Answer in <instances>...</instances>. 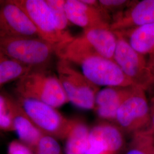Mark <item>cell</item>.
Here are the masks:
<instances>
[{
    "label": "cell",
    "instance_id": "1",
    "mask_svg": "<svg viewBox=\"0 0 154 154\" xmlns=\"http://www.w3.org/2000/svg\"><path fill=\"white\" fill-rule=\"evenodd\" d=\"M55 55L59 59L79 66L85 77L97 86L133 85L114 60L79 49L70 44L68 41L55 47Z\"/></svg>",
    "mask_w": 154,
    "mask_h": 154
},
{
    "label": "cell",
    "instance_id": "2",
    "mask_svg": "<svg viewBox=\"0 0 154 154\" xmlns=\"http://www.w3.org/2000/svg\"><path fill=\"white\" fill-rule=\"evenodd\" d=\"M16 91L18 97L38 100L55 109L69 102L58 76L45 69L29 71L18 79Z\"/></svg>",
    "mask_w": 154,
    "mask_h": 154
},
{
    "label": "cell",
    "instance_id": "3",
    "mask_svg": "<svg viewBox=\"0 0 154 154\" xmlns=\"http://www.w3.org/2000/svg\"><path fill=\"white\" fill-rule=\"evenodd\" d=\"M0 53L32 69H45L55 47L37 37H0Z\"/></svg>",
    "mask_w": 154,
    "mask_h": 154
},
{
    "label": "cell",
    "instance_id": "4",
    "mask_svg": "<svg viewBox=\"0 0 154 154\" xmlns=\"http://www.w3.org/2000/svg\"><path fill=\"white\" fill-rule=\"evenodd\" d=\"M57 71L69 102L79 109H94L99 86L91 82L74 65L65 60H58Z\"/></svg>",
    "mask_w": 154,
    "mask_h": 154
},
{
    "label": "cell",
    "instance_id": "5",
    "mask_svg": "<svg viewBox=\"0 0 154 154\" xmlns=\"http://www.w3.org/2000/svg\"><path fill=\"white\" fill-rule=\"evenodd\" d=\"M16 100L33 124L44 135L57 139H66L72 119H67L55 108L38 100L20 97Z\"/></svg>",
    "mask_w": 154,
    "mask_h": 154
},
{
    "label": "cell",
    "instance_id": "6",
    "mask_svg": "<svg viewBox=\"0 0 154 154\" xmlns=\"http://www.w3.org/2000/svg\"><path fill=\"white\" fill-rule=\"evenodd\" d=\"M114 32V31H113ZM114 61L132 82L133 86L144 90L154 85V80L149 70L144 55L138 53L118 32Z\"/></svg>",
    "mask_w": 154,
    "mask_h": 154
},
{
    "label": "cell",
    "instance_id": "7",
    "mask_svg": "<svg viewBox=\"0 0 154 154\" xmlns=\"http://www.w3.org/2000/svg\"><path fill=\"white\" fill-rule=\"evenodd\" d=\"M144 91L135 86L118 110L115 121L125 132L134 134L149 125L150 110Z\"/></svg>",
    "mask_w": 154,
    "mask_h": 154
},
{
    "label": "cell",
    "instance_id": "8",
    "mask_svg": "<svg viewBox=\"0 0 154 154\" xmlns=\"http://www.w3.org/2000/svg\"><path fill=\"white\" fill-rule=\"evenodd\" d=\"M19 6L37 29L40 38L54 47L72 38H67L58 30L46 0H12Z\"/></svg>",
    "mask_w": 154,
    "mask_h": 154
},
{
    "label": "cell",
    "instance_id": "9",
    "mask_svg": "<svg viewBox=\"0 0 154 154\" xmlns=\"http://www.w3.org/2000/svg\"><path fill=\"white\" fill-rule=\"evenodd\" d=\"M0 37L39 38L33 22L12 0L0 4Z\"/></svg>",
    "mask_w": 154,
    "mask_h": 154
},
{
    "label": "cell",
    "instance_id": "10",
    "mask_svg": "<svg viewBox=\"0 0 154 154\" xmlns=\"http://www.w3.org/2000/svg\"><path fill=\"white\" fill-rule=\"evenodd\" d=\"M65 9L69 22L84 30L110 29L112 17L101 9L99 3L90 6L82 0H66Z\"/></svg>",
    "mask_w": 154,
    "mask_h": 154
},
{
    "label": "cell",
    "instance_id": "11",
    "mask_svg": "<svg viewBox=\"0 0 154 154\" xmlns=\"http://www.w3.org/2000/svg\"><path fill=\"white\" fill-rule=\"evenodd\" d=\"M70 44L81 49L94 52L114 60L117 37L110 29H90L69 41Z\"/></svg>",
    "mask_w": 154,
    "mask_h": 154
},
{
    "label": "cell",
    "instance_id": "12",
    "mask_svg": "<svg viewBox=\"0 0 154 154\" xmlns=\"http://www.w3.org/2000/svg\"><path fill=\"white\" fill-rule=\"evenodd\" d=\"M154 23V0L134 1L125 11L112 17L110 29L124 32Z\"/></svg>",
    "mask_w": 154,
    "mask_h": 154
},
{
    "label": "cell",
    "instance_id": "13",
    "mask_svg": "<svg viewBox=\"0 0 154 154\" xmlns=\"http://www.w3.org/2000/svg\"><path fill=\"white\" fill-rule=\"evenodd\" d=\"M6 100L14 131L16 132L20 140L34 152L39 141L44 134L33 124L16 99L6 97Z\"/></svg>",
    "mask_w": 154,
    "mask_h": 154
},
{
    "label": "cell",
    "instance_id": "14",
    "mask_svg": "<svg viewBox=\"0 0 154 154\" xmlns=\"http://www.w3.org/2000/svg\"><path fill=\"white\" fill-rule=\"evenodd\" d=\"M135 86L106 87L99 90L95 100V108L100 118L115 121L118 110L123 101L132 93Z\"/></svg>",
    "mask_w": 154,
    "mask_h": 154
},
{
    "label": "cell",
    "instance_id": "15",
    "mask_svg": "<svg viewBox=\"0 0 154 154\" xmlns=\"http://www.w3.org/2000/svg\"><path fill=\"white\" fill-rule=\"evenodd\" d=\"M118 32L138 53L144 55L154 54V23Z\"/></svg>",
    "mask_w": 154,
    "mask_h": 154
},
{
    "label": "cell",
    "instance_id": "16",
    "mask_svg": "<svg viewBox=\"0 0 154 154\" xmlns=\"http://www.w3.org/2000/svg\"><path fill=\"white\" fill-rule=\"evenodd\" d=\"M90 130L83 122L72 119L67 135L65 154H85L88 142Z\"/></svg>",
    "mask_w": 154,
    "mask_h": 154
},
{
    "label": "cell",
    "instance_id": "17",
    "mask_svg": "<svg viewBox=\"0 0 154 154\" xmlns=\"http://www.w3.org/2000/svg\"><path fill=\"white\" fill-rule=\"evenodd\" d=\"M32 68L22 65L0 53V85L20 79Z\"/></svg>",
    "mask_w": 154,
    "mask_h": 154
},
{
    "label": "cell",
    "instance_id": "18",
    "mask_svg": "<svg viewBox=\"0 0 154 154\" xmlns=\"http://www.w3.org/2000/svg\"><path fill=\"white\" fill-rule=\"evenodd\" d=\"M126 154H154L152 134L142 130L133 134V137Z\"/></svg>",
    "mask_w": 154,
    "mask_h": 154
},
{
    "label": "cell",
    "instance_id": "19",
    "mask_svg": "<svg viewBox=\"0 0 154 154\" xmlns=\"http://www.w3.org/2000/svg\"><path fill=\"white\" fill-rule=\"evenodd\" d=\"M50 9L51 11L58 30L63 35L68 38H72V36L68 31L69 22L66 15L64 0H46Z\"/></svg>",
    "mask_w": 154,
    "mask_h": 154
},
{
    "label": "cell",
    "instance_id": "20",
    "mask_svg": "<svg viewBox=\"0 0 154 154\" xmlns=\"http://www.w3.org/2000/svg\"><path fill=\"white\" fill-rule=\"evenodd\" d=\"M35 154H62L61 146L57 139L44 135L34 150Z\"/></svg>",
    "mask_w": 154,
    "mask_h": 154
},
{
    "label": "cell",
    "instance_id": "21",
    "mask_svg": "<svg viewBox=\"0 0 154 154\" xmlns=\"http://www.w3.org/2000/svg\"><path fill=\"white\" fill-rule=\"evenodd\" d=\"M134 1L129 0H99L101 9L110 15L113 16L125 11L132 5Z\"/></svg>",
    "mask_w": 154,
    "mask_h": 154
},
{
    "label": "cell",
    "instance_id": "22",
    "mask_svg": "<svg viewBox=\"0 0 154 154\" xmlns=\"http://www.w3.org/2000/svg\"><path fill=\"white\" fill-rule=\"evenodd\" d=\"M0 130L14 131L11 116L8 110L6 97L0 94Z\"/></svg>",
    "mask_w": 154,
    "mask_h": 154
},
{
    "label": "cell",
    "instance_id": "23",
    "mask_svg": "<svg viewBox=\"0 0 154 154\" xmlns=\"http://www.w3.org/2000/svg\"><path fill=\"white\" fill-rule=\"evenodd\" d=\"M8 154H35L32 149L20 140H13L9 144Z\"/></svg>",
    "mask_w": 154,
    "mask_h": 154
},
{
    "label": "cell",
    "instance_id": "24",
    "mask_svg": "<svg viewBox=\"0 0 154 154\" xmlns=\"http://www.w3.org/2000/svg\"><path fill=\"white\" fill-rule=\"evenodd\" d=\"M149 56V57L147 60V64L149 70L154 80V54Z\"/></svg>",
    "mask_w": 154,
    "mask_h": 154
},
{
    "label": "cell",
    "instance_id": "25",
    "mask_svg": "<svg viewBox=\"0 0 154 154\" xmlns=\"http://www.w3.org/2000/svg\"><path fill=\"white\" fill-rule=\"evenodd\" d=\"M149 125V130H146V131L152 134V132L154 131V106L152 108V110L150 111Z\"/></svg>",
    "mask_w": 154,
    "mask_h": 154
}]
</instances>
